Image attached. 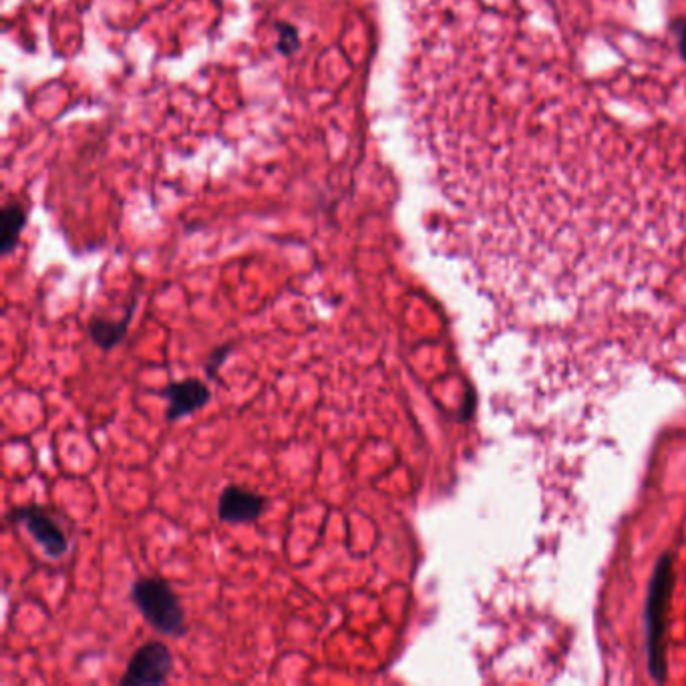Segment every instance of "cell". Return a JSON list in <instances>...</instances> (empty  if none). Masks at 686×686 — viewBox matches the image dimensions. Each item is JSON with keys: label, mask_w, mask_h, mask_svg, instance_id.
<instances>
[{"label": "cell", "mask_w": 686, "mask_h": 686, "mask_svg": "<svg viewBox=\"0 0 686 686\" xmlns=\"http://www.w3.org/2000/svg\"><path fill=\"white\" fill-rule=\"evenodd\" d=\"M129 594L133 606L155 632L174 638H180L188 632L186 610L167 580L159 576L137 578L131 584Z\"/></svg>", "instance_id": "obj_1"}, {"label": "cell", "mask_w": 686, "mask_h": 686, "mask_svg": "<svg viewBox=\"0 0 686 686\" xmlns=\"http://www.w3.org/2000/svg\"><path fill=\"white\" fill-rule=\"evenodd\" d=\"M174 670V654L161 640H149L141 644L127 662L121 686H161L169 680Z\"/></svg>", "instance_id": "obj_2"}, {"label": "cell", "mask_w": 686, "mask_h": 686, "mask_svg": "<svg viewBox=\"0 0 686 686\" xmlns=\"http://www.w3.org/2000/svg\"><path fill=\"white\" fill-rule=\"evenodd\" d=\"M7 520L13 524L25 526L47 558L59 560L69 552L67 536L63 534V530L57 526V522L49 516V513L43 511L41 507L37 505L15 507L7 516Z\"/></svg>", "instance_id": "obj_3"}, {"label": "cell", "mask_w": 686, "mask_h": 686, "mask_svg": "<svg viewBox=\"0 0 686 686\" xmlns=\"http://www.w3.org/2000/svg\"><path fill=\"white\" fill-rule=\"evenodd\" d=\"M268 499L244 485H228L218 497V518L230 526L256 524L266 511Z\"/></svg>", "instance_id": "obj_4"}, {"label": "cell", "mask_w": 686, "mask_h": 686, "mask_svg": "<svg viewBox=\"0 0 686 686\" xmlns=\"http://www.w3.org/2000/svg\"><path fill=\"white\" fill-rule=\"evenodd\" d=\"M159 397L167 401L165 421L178 423L208 407L212 401V391L204 381L190 377L184 381L167 383L163 389H159Z\"/></svg>", "instance_id": "obj_5"}, {"label": "cell", "mask_w": 686, "mask_h": 686, "mask_svg": "<svg viewBox=\"0 0 686 686\" xmlns=\"http://www.w3.org/2000/svg\"><path fill=\"white\" fill-rule=\"evenodd\" d=\"M131 316H133V308L127 310L121 320L105 318V316H97V314L91 316V320L87 324L89 338L95 342L101 351H105V353L113 351L125 340L127 328L131 324Z\"/></svg>", "instance_id": "obj_6"}, {"label": "cell", "mask_w": 686, "mask_h": 686, "mask_svg": "<svg viewBox=\"0 0 686 686\" xmlns=\"http://www.w3.org/2000/svg\"><path fill=\"white\" fill-rule=\"evenodd\" d=\"M25 220H27V214L25 210H21L19 206H9L5 208L3 212V246H0V250H3V254H11L19 242V234L25 226Z\"/></svg>", "instance_id": "obj_7"}, {"label": "cell", "mask_w": 686, "mask_h": 686, "mask_svg": "<svg viewBox=\"0 0 686 686\" xmlns=\"http://www.w3.org/2000/svg\"><path fill=\"white\" fill-rule=\"evenodd\" d=\"M230 353H232V345H222L210 353V357L206 361V375L210 379H218L220 369L226 365V359L230 357Z\"/></svg>", "instance_id": "obj_8"}]
</instances>
